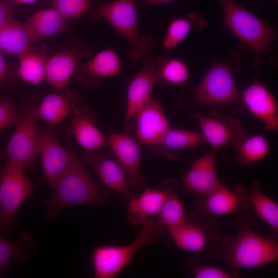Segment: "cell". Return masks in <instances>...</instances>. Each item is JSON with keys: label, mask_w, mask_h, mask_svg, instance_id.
Here are the masks:
<instances>
[{"label": "cell", "mask_w": 278, "mask_h": 278, "mask_svg": "<svg viewBox=\"0 0 278 278\" xmlns=\"http://www.w3.org/2000/svg\"><path fill=\"white\" fill-rule=\"evenodd\" d=\"M61 131L69 153L70 162L54 189V194L45 201L47 206L46 218L50 221L55 220L65 207L103 204L110 198L109 192L91 178L77 155L69 128L63 126Z\"/></svg>", "instance_id": "cell-1"}, {"label": "cell", "mask_w": 278, "mask_h": 278, "mask_svg": "<svg viewBox=\"0 0 278 278\" xmlns=\"http://www.w3.org/2000/svg\"><path fill=\"white\" fill-rule=\"evenodd\" d=\"M236 236L222 237L216 258L234 269H250L271 264L278 258L277 242L252 229L253 216L246 212L234 215Z\"/></svg>", "instance_id": "cell-2"}, {"label": "cell", "mask_w": 278, "mask_h": 278, "mask_svg": "<svg viewBox=\"0 0 278 278\" xmlns=\"http://www.w3.org/2000/svg\"><path fill=\"white\" fill-rule=\"evenodd\" d=\"M104 20L109 23L130 45L127 56L136 62L147 55L154 42L153 37L140 32L135 0L100 2L90 12L89 21Z\"/></svg>", "instance_id": "cell-3"}, {"label": "cell", "mask_w": 278, "mask_h": 278, "mask_svg": "<svg viewBox=\"0 0 278 278\" xmlns=\"http://www.w3.org/2000/svg\"><path fill=\"white\" fill-rule=\"evenodd\" d=\"M135 240L125 246L104 245L96 247L92 255L96 278H112L119 274L132 257L143 248L157 242L166 228L157 217L149 218L142 224Z\"/></svg>", "instance_id": "cell-4"}, {"label": "cell", "mask_w": 278, "mask_h": 278, "mask_svg": "<svg viewBox=\"0 0 278 278\" xmlns=\"http://www.w3.org/2000/svg\"><path fill=\"white\" fill-rule=\"evenodd\" d=\"M233 66L227 61L212 64L195 89L194 99L201 107H220L231 113L242 111L241 93L233 78Z\"/></svg>", "instance_id": "cell-5"}, {"label": "cell", "mask_w": 278, "mask_h": 278, "mask_svg": "<svg viewBox=\"0 0 278 278\" xmlns=\"http://www.w3.org/2000/svg\"><path fill=\"white\" fill-rule=\"evenodd\" d=\"M39 103L34 98H30L21 102L19 119L5 150L6 161L30 170L34 169L39 155Z\"/></svg>", "instance_id": "cell-6"}, {"label": "cell", "mask_w": 278, "mask_h": 278, "mask_svg": "<svg viewBox=\"0 0 278 278\" xmlns=\"http://www.w3.org/2000/svg\"><path fill=\"white\" fill-rule=\"evenodd\" d=\"M218 1L226 28L258 53H264L271 48L272 41L276 37V32L271 25L233 0Z\"/></svg>", "instance_id": "cell-7"}, {"label": "cell", "mask_w": 278, "mask_h": 278, "mask_svg": "<svg viewBox=\"0 0 278 278\" xmlns=\"http://www.w3.org/2000/svg\"><path fill=\"white\" fill-rule=\"evenodd\" d=\"M167 231L180 249L216 258L222 236L214 218L192 211L184 223Z\"/></svg>", "instance_id": "cell-8"}, {"label": "cell", "mask_w": 278, "mask_h": 278, "mask_svg": "<svg viewBox=\"0 0 278 278\" xmlns=\"http://www.w3.org/2000/svg\"><path fill=\"white\" fill-rule=\"evenodd\" d=\"M24 169L7 161L0 167V230L8 235L14 233L16 213L34 187Z\"/></svg>", "instance_id": "cell-9"}, {"label": "cell", "mask_w": 278, "mask_h": 278, "mask_svg": "<svg viewBox=\"0 0 278 278\" xmlns=\"http://www.w3.org/2000/svg\"><path fill=\"white\" fill-rule=\"evenodd\" d=\"M92 55L91 48L84 41L68 38L63 48L47 58L46 80L56 90H65L81 61Z\"/></svg>", "instance_id": "cell-10"}, {"label": "cell", "mask_w": 278, "mask_h": 278, "mask_svg": "<svg viewBox=\"0 0 278 278\" xmlns=\"http://www.w3.org/2000/svg\"><path fill=\"white\" fill-rule=\"evenodd\" d=\"M193 116L199 123L206 142L213 148L237 147L248 137L239 119L222 114L216 109L211 110L205 116L197 112Z\"/></svg>", "instance_id": "cell-11"}, {"label": "cell", "mask_w": 278, "mask_h": 278, "mask_svg": "<svg viewBox=\"0 0 278 278\" xmlns=\"http://www.w3.org/2000/svg\"><path fill=\"white\" fill-rule=\"evenodd\" d=\"M251 208L249 192L243 185L228 188L221 184L210 193L198 196L193 211L215 218L246 212Z\"/></svg>", "instance_id": "cell-12"}, {"label": "cell", "mask_w": 278, "mask_h": 278, "mask_svg": "<svg viewBox=\"0 0 278 278\" xmlns=\"http://www.w3.org/2000/svg\"><path fill=\"white\" fill-rule=\"evenodd\" d=\"M106 142L124 170L130 188L135 190L142 189L145 180L141 169V148L137 142L126 133H112Z\"/></svg>", "instance_id": "cell-13"}, {"label": "cell", "mask_w": 278, "mask_h": 278, "mask_svg": "<svg viewBox=\"0 0 278 278\" xmlns=\"http://www.w3.org/2000/svg\"><path fill=\"white\" fill-rule=\"evenodd\" d=\"M54 127L48 125L44 129H40L39 139V155H41L43 170L51 189L56 187L70 162L69 153L59 142Z\"/></svg>", "instance_id": "cell-14"}, {"label": "cell", "mask_w": 278, "mask_h": 278, "mask_svg": "<svg viewBox=\"0 0 278 278\" xmlns=\"http://www.w3.org/2000/svg\"><path fill=\"white\" fill-rule=\"evenodd\" d=\"M142 59V68L134 76L128 86L125 127L151 99L153 88L158 84L155 60L147 55Z\"/></svg>", "instance_id": "cell-15"}, {"label": "cell", "mask_w": 278, "mask_h": 278, "mask_svg": "<svg viewBox=\"0 0 278 278\" xmlns=\"http://www.w3.org/2000/svg\"><path fill=\"white\" fill-rule=\"evenodd\" d=\"M121 62L113 47L100 51L89 60L81 62L74 76L76 81L88 88L98 86L103 78L118 75Z\"/></svg>", "instance_id": "cell-16"}, {"label": "cell", "mask_w": 278, "mask_h": 278, "mask_svg": "<svg viewBox=\"0 0 278 278\" xmlns=\"http://www.w3.org/2000/svg\"><path fill=\"white\" fill-rule=\"evenodd\" d=\"M81 160L85 166L93 170L108 187L127 200L132 197L124 170L116 161L108 158L105 152L98 150H86L83 152Z\"/></svg>", "instance_id": "cell-17"}, {"label": "cell", "mask_w": 278, "mask_h": 278, "mask_svg": "<svg viewBox=\"0 0 278 278\" xmlns=\"http://www.w3.org/2000/svg\"><path fill=\"white\" fill-rule=\"evenodd\" d=\"M136 116L137 136L144 145L150 146L157 145L170 128L160 102L153 97Z\"/></svg>", "instance_id": "cell-18"}, {"label": "cell", "mask_w": 278, "mask_h": 278, "mask_svg": "<svg viewBox=\"0 0 278 278\" xmlns=\"http://www.w3.org/2000/svg\"><path fill=\"white\" fill-rule=\"evenodd\" d=\"M217 149L212 148L208 153L196 159L189 170L182 177L186 190L199 196L210 193L222 184L216 170Z\"/></svg>", "instance_id": "cell-19"}, {"label": "cell", "mask_w": 278, "mask_h": 278, "mask_svg": "<svg viewBox=\"0 0 278 278\" xmlns=\"http://www.w3.org/2000/svg\"><path fill=\"white\" fill-rule=\"evenodd\" d=\"M241 95L243 105L263 123L267 130H278L277 105L264 84L255 81Z\"/></svg>", "instance_id": "cell-20"}, {"label": "cell", "mask_w": 278, "mask_h": 278, "mask_svg": "<svg viewBox=\"0 0 278 278\" xmlns=\"http://www.w3.org/2000/svg\"><path fill=\"white\" fill-rule=\"evenodd\" d=\"M171 180L164 179L155 188H146L138 197L128 200L127 217L131 223L142 225L149 218L158 216L166 199Z\"/></svg>", "instance_id": "cell-21"}, {"label": "cell", "mask_w": 278, "mask_h": 278, "mask_svg": "<svg viewBox=\"0 0 278 278\" xmlns=\"http://www.w3.org/2000/svg\"><path fill=\"white\" fill-rule=\"evenodd\" d=\"M61 91L48 94L39 102L37 110L39 119L55 126L83 104L81 96L75 91L65 89Z\"/></svg>", "instance_id": "cell-22"}, {"label": "cell", "mask_w": 278, "mask_h": 278, "mask_svg": "<svg viewBox=\"0 0 278 278\" xmlns=\"http://www.w3.org/2000/svg\"><path fill=\"white\" fill-rule=\"evenodd\" d=\"M96 118L90 107L83 104L72 113L70 132L86 150H98L106 144L103 134L95 125Z\"/></svg>", "instance_id": "cell-23"}, {"label": "cell", "mask_w": 278, "mask_h": 278, "mask_svg": "<svg viewBox=\"0 0 278 278\" xmlns=\"http://www.w3.org/2000/svg\"><path fill=\"white\" fill-rule=\"evenodd\" d=\"M66 21L55 8L37 11L24 23L34 42L55 37L68 31L71 27Z\"/></svg>", "instance_id": "cell-24"}, {"label": "cell", "mask_w": 278, "mask_h": 278, "mask_svg": "<svg viewBox=\"0 0 278 278\" xmlns=\"http://www.w3.org/2000/svg\"><path fill=\"white\" fill-rule=\"evenodd\" d=\"M36 247L34 238L27 232L21 233L12 240L0 236V277L7 275L11 260L19 263L27 262Z\"/></svg>", "instance_id": "cell-25"}, {"label": "cell", "mask_w": 278, "mask_h": 278, "mask_svg": "<svg viewBox=\"0 0 278 278\" xmlns=\"http://www.w3.org/2000/svg\"><path fill=\"white\" fill-rule=\"evenodd\" d=\"M206 143L201 132L170 128L161 142L152 147L155 153L166 159H171L178 155L181 150L194 148Z\"/></svg>", "instance_id": "cell-26"}, {"label": "cell", "mask_w": 278, "mask_h": 278, "mask_svg": "<svg viewBox=\"0 0 278 278\" xmlns=\"http://www.w3.org/2000/svg\"><path fill=\"white\" fill-rule=\"evenodd\" d=\"M18 58L17 74L22 80L38 85L46 80L47 57L42 49L32 45Z\"/></svg>", "instance_id": "cell-27"}, {"label": "cell", "mask_w": 278, "mask_h": 278, "mask_svg": "<svg viewBox=\"0 0 278 278\" xmlns=\"http://www.w3.org/2000/svg\"><path fill=\"white\" fill-rule=\"evenodd\" d=\"M251 207L255 214L271 228L272 234L269 237L277 242L278 237V205L260 189L259 180L252 182L249 191Z\"/></svg>", "instance_id": "cell-28"}, {"label": "cell", "mask_w": 278, "mask_h": 278, "mask_svg": "<svg viewBox=\"0 0 278 278\" xmlns=\"http://www.w3.org/2000/svg\"><path fill=\"white\" fill-rule=\"evenodd\" d=\"M34 41L24 24L13 19L0 26V51L18 57Z\"/></svg>", "instance_id": "cell-29"}, {"label": "cell", "mask_w": 278, "mask_h": 278, "mask_svg": "<svg viewBox=\"0 0 278 278\" xmlns=\"http://www.w3.org/2000/svg\"><path fill=\"white\" fill-rule=\"evenodd\" d=\"M156 62L158 84L164 85L167 83L175 85L184 84L189 78L186 64L182 60L162 56Z\"/></svg>", "instance_id": "cell-30"}, {"label": "cell", "mask_w": 278, "mask_h": 278, "mask_svg": "<svg viewBox=\"0 0 278 278\" xmlns=\"http://www.w3.org/2000/svg\"><path fill=\"white\" fill-rule=\"evenodd\" d=\"M236 148L234 160L242 166L262 160L270 154L269 143L260 134L247 137Z\"/></svg>", "instance_id": "cell-31"}, {"label": "cell", "mask_w": 278, "mask_h": 278, "mask_svg": "<svg viewBox=\"0 0 278 278\" xmlns=\"http://www.w3.org/2000/svg\"><path fill=\"white\" fill-rule=\"evenodd\" d=\"M178 186V182L171 179L166 199L157 216L166 230L182 224L186 220L184 209L177 194Z\"/></svg>", "instance_id": "cell-32"}, {"label": "cell", "mask_w": 278, "mask_h": 278, "mask_svg": "<svg viewBox=\"0 0 278 278\" xmlns=\"http://www.w3.org/2000/svg\"><path fill=\"white\" fill-rule=\"evenodd\" d=\"M194 14L187 18H175L168 24L166 34L162 40V45L166 49L177 47L187 36L194 26Z\"/></svg>", "instance_id": "cell-33"}, {"label": "cell", "mask_w": 278, "mask_h": 278, "mask_svg": "<svg viewBox=\"0 0 278 278\" xmlns=\"http://www.w3.org/2000/svg\"><path fill=\"white\" fill-rule=\"evenodd\" d=\"M66 21L76 20L87 13L92 0H47Z\"/></svg>", "instance_id": "cell-34"}, {"label": "cell", "mask_w": 278, "mask_h": 278, "mask_svg": "<svg viewBox=\"0 0 278 278\" xmlns=\"http://www.w3.org/2000/svg\"><path fill=\"white\" fill-rule=\"evenodd\" d=\"M187 266L193 271L195 278H236L239 275L234 272H229L219 267L202 264L198 256L190 257Z\"/></svg>", "instance_id": "cell-35"}, {"label": "cell", "mask_w": 278, "mask_h": 278, "mask_svg": "<svg viewBox=\"0 0 278 278\" xmlns=\"http://www.w3.org/2000/svg\"><path fill=\"white\" fill-rule=\"evenodd\" d=\"M19 119V111L15 102L10 98L0 101V130L12 125H15Z\"/></svg>", "instance_id": "cell-36"}, {"label": "cell", "mask_w": 278, "mask_h": 278, "mask_svg": "<svg viewBox=\"0 0 278 278\" xmlns=\"http://www.w3.org/2000/svg\"><path fill=\"white\" fill-rule=\"evenodd\" d=\"M16 6L8 0H0V26L12 19Z\"/></svg>", "instance_id": "cell-37"}, {"label": "cell", "mask_w": 278, "mask_h": 278, "mask_svg": "<svg viewBox=\"0 0 278 278\" xmlns=\"http://www.w3.org/2000/svg\"><path fill=\"white\" fill-rule=\"evenodd\" d=\"M3 54L0 51V89L6 84L10 77V70Z\"/></svg>", "instance_id": "cell-38"}, {"label": "cell", "mask_w": 278, "mask_h": 278, "mask_svg": "<svg viewBox=\"0 0 278 278\" xmlns=\"http://www.w3.org/2000/svg\"><path fill=\"white\" fill-rule=\"evenodd\" d=\"M177 1L178 0H141V3L143 6H154L159 4L174 2Z\"/></svg>", "instance_id": "cell-39"}, {"label": "cell", "mask_w": 278, "mask_h": 278, "mask_svg": "<svg viewBox=\"0 0 278 278\" xmlns=\"http://www.w3.org/2000/svg\"><path fill=\"white\" fill-rule=\"evenodd\" d=\"M12 3L17 5L18 4H31L36 2L37 0H8Z\"/></svg>", "instance_id": "cell-40"}]
</instances>
